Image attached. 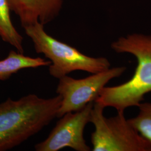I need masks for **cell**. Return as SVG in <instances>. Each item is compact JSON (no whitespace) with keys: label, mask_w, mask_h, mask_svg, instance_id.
Here are the masks:
<instances>
[{"label":"cell","mask_w":151,"mask_h":151,"mask_svg":"<svg viewBox=\"0 0 151 151\" xmlns=\"http://www.w3.org/2000/svg\"><path fill=\"white\" fill-rule=\"evenodd\" d=\"M11 11L9 0H0V38L18 52L24 53L23 38L12 24Z\"/></svg>","instance_id":"cell-9"},{"label":"cell","mask_w":151,"mask_h":151,"mask_svg":"<svg viewBox=\"0 0 151 151\" xmlns=\"http://www.w3.org/2000/svg\"><path fill=\"white\" fill-rule=\"evenodd\" d=\"M104 109L95 103L90 122L95 130L91 134L93 151H151V143L127 119L124 111L106 118Z\"/></svg>","instance_id":"cell-4"},{"label":"cell","mask_w":151,"mask_h":151,"mask_svg":"<svg viewBox=\"0 0 151 151\" xmlns=\"http://www.w3.org/2000/svg\"><path fill=\"white\" fill-rule=\"evenodd\" d=\"M118 53L135 57L137 65L128 81L113 86H105L94 101L104 108L112 107L117 111L138 107L146 94L151 92V35L133 33L120 37L111 44Z\"/></svg>","instance_id":"cell-2"},{"label":"cell","mask_w":151,"mask_h":151,"mask_svg":"<svg viewBox=\"0 0 151 151\" xmlns=\"http://www.w3.org/2000/svg\"><path fill=\"white\" fill-rule=\"evenodd\" d=\"M94 102L80 110L65 114L57 122L45 140L34 147L37 151H58L69 147L76 151H90L84 138V130L90 122Z\"/></svg>","instance_id":"cell-6"},{"label":"cell","mask_w":151,"mask_h":151,"mask_svg":"<svg viewBox=\"0 0 151 151\" xmlns=\"http://www.w3.org/2000/svg\"><path fill=\"white\" fill-rule=\"evenodd\" d=\"M31 39L36 52L49 59V74L60 79L75 70L96 73L110 68L109 60L105 57H92L64 43L47 34L44 25L37 22L24 27Z\"/></svg>","instance_id":"cell-3"},{"label":"cell","mask_w":151,"mask_h":151,"mask_svg":"<svg viewBox=\"0 0 151 151\" xmlns=\"http://www.w3.org/2000/svg\"><path fill=\"white\" fill-rule=\"evenodd\" d=\"M126 70L124 66L110 67L84 78L75 79L68 75L60 78L56 92L62 97V101L57 118H60L69 112L79 111L88 103L94 102L102 88Z\"/></svg>","instance_id":"cell-5"},{"label":"cell","mask_w":151,"mask_h":151,"mask_svg":"<svg viewBox=\"0 0 151 151\" xmlns=\"http://www.w3.org/2000/svg\"><path fill=\"white\" fill-rule=\"evenodd\" d=\"M51 62L40 57L32 58L11 50L7 57L0 60V81H6L19 70L49 66Z\"/></svg>","instance_id":"cell-8"},{"label":"cell","mask_w":151,"mask_h":151,"mask_svg":"<svg viewBox=\"0 0 151 151\" xmlns=\"http://www.w3.org/2000/svg\"><path fill=\"white\" fill-rule=\"evenodd\" d=\"M62 97L49 99L29 94L0 103V151L20 145L57 117Z\"/></svg>","instance_id":"cell-1"},{"label":"cell","mask_w":151,"mask_h":151,"mask_svg":"<svg viewBox=\"0 0 151 151\" xmlns=\"http://www.w3.org/2000/svg\"><path fill=\"white\" fill-rule=\"evenodd\" d=\"M138 114L129 119L130 124L151 143V103H141Z\"/></svg>","instance_id":"cell-10"},{"label":"cell","mask_w":151,"mask_h":151,"mask_svg":"<svg viewBox=\"0 0 151 151\" xmlns=\"http://www.w3.org/2000/svg\"><path fill=\"white\" fill-rule=\"evenodd\" d=\"M22 27L37 22L43 25L52 21L60 14L63 0H9Z\"/></svg>","instance_id":"cell-7"}]
</instances>
